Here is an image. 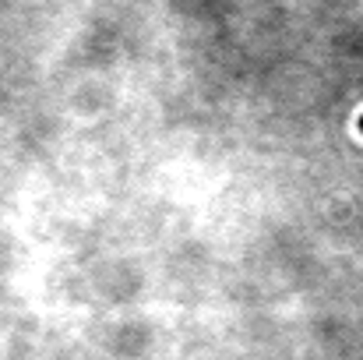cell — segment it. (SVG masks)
I'll return each mask as SVG.
<instances>
[{"label": "cell", "instance_id": "1", "mask_svg": "<svg viewBox=\"0 0 363 360\" xmlns=\"http://www.w3.org/2000/svg\"><path fill=\"white\" fill-rule=\"evenodd\" d=\"M360 134H363V117H360Z\"/></svg>", "mask_w": 363, "mask_h": 360}]
</instances>
